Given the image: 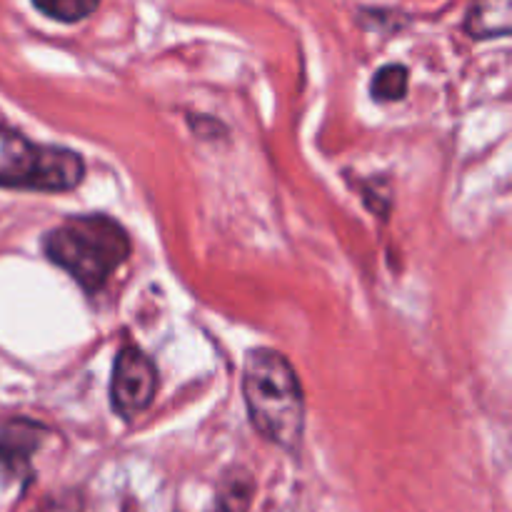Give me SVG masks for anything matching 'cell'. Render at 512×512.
Here are the masks:
<instances>
[{
    "label": "cell",
    "mask_w": 512,
    "mask_h": 512,
    "mask_svg": "<svg viewBox=\"0 0 512 512\" xmlns=\"http://www.w3.org/2000/svg\"><path fill=\"white\" fill-rule=\"evenodd\" d=\"M35 512H83V500L75 493L55 495V498L45 500Z\"/></svg>",
    "instance_id": "10"
},
{
    "label": "cell",
    "mask_w": 512,
    "mask_h": 512,
    "mask_svg": "<svg viewBox=\"0 0 512 512\" xmlns=\"http://www.w3.org/2000/svg\"><path fill=\"white\" fill-rule=\"evenodd\" d=\"M512 25V0H473L465 15V33L475 40L505 38Z\"/></svg>",
    "instance_id": "6"
},
{
    "label": "cell",
    "mask_w": 512,
    "mask_h": 512,
    "mask_svg": "<svg viewBox=\"0 0 512 512\" xmlns=\"http://www.w3.org/2000/svg\"><path fill=\"white\" fill-rule=\"evenodd\" d=\"M243 400L260 438L285 453H298L305 435V393L283 353L255 348L243 363Z\"/></svg>",
    "instance_id": "1"
},
{
    "label": "cell",
    "mask_w": 512,
    "mask_h": 512,
    "mask_svg": "<svg viewBox=\"0 0 512 512\" xmlns=\"http://www.w3.org/2000/svg\"><path fill=\"white\" fill-rule=\"evenodd\" d=\"M253 490L255 485L248 470L230 468L218 485L213 512H248L253 503Z\"/></svg>",
    "instance_id": "7"
},
{
    "label": "cell",
    "mask_w": 512,
    "mask_h": 512,
    "mask_svg": "<svg viewBox=\"0 0 512 512\" xmlns=\"http://www.w3.org/2000/svg\"><path fill=\"white\" fill-rule=\"evenodd\" d=\"M33 5L58 23H78L98 10L100 0H33Z\"/></svg>",
    "instance_id": "9"
},
{
    "label": "cell",
    "mask_w": 512,
    "mask_h": 512,
    "mask_svg": "<svg viewBox=\"0 0 512 512\" xmlns=\"http://www.w3.org/2000/svg\"><path fill=\"white\" fill-rule=\"evenodd\" d=\"M158 393V368L153 358L138 348L125 345L118 353L110 378V405L123 420L138 418L153 405Z\"/></svg>",
    "instance_id": "4"
},
{
    "label": "cell",
    "mask_w": 512,
    "mask_h": 512,
    "mask_svg": "<svg viewBox=\"0 0 512 512\" xmlns=\"http://www.w3.org/2000/svg\"><path fill=\"white\" fill-rule=\"evenodd\" d=\"M43 253L93 295L130 258V238L108 215H73L45 235Z\"/></svg>",
    "instance_id": "2"
},
{
    "label": "cell",
    "mask_w": 512,
    "mask_h": 512,
    "mask_svg": "<svg viewBox=\"0 0 512 512\" xmlns=\"http://www.w3.org/2000/svg\"><path fill=\"white\" fill-rule=\"evenodd\" d=\"M48 430L35 420L15 418L0 425V480L25 483L30 480L35 453L43 445Z\"/></svg>",
    "instance_id": "5"
},
{
    "label": "cell",
    "mask_w": 512,
    "mask_h": 512,
    "mask_svg": "<svg viewBox=\"0 0 512 512\" xmlns=\"http://www.w3.org/2000/svg\"><path fill=\"white\" fill-rule=\"evenodd\" d=\"M83 175L85 163L75 150L35 143L18 130L0 125V185L65 193L78 188Z\"/></svg>",
    "instance_id": "3"
},
{
    "label": "cell",
    "mask_w": 512,
    "mask_h": 512,
    "mask_svg": "<svg viewBox=\"0 0 512 512\" xmlns=\"http://www.w3.org/2000/svg\"><path fill=\"white\" fill-rule=\"evenodd\" d=\"M408 93V68L400 63H388L373 75L370 83V95L378 103H393V100H403Z\"/></svg>",
    "instance_id": "8"
}]
</instances>
